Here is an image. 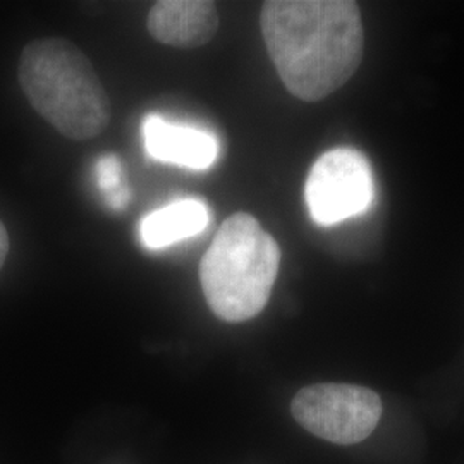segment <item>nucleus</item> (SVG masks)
I'll use <instances>...</instances> for the list:
<instances>
[{"mask_svg": "<svg viewBox=\"0 0 464 464\" xmlns=\"http://www.w3.org/2000/svg\"><path fill=\"white\" fill-rule=\"evenodd\" d=\"M260 28L281 82L303 102L332 95L360 67L365 30L356 2L270 0Z\"/></svg>", "mask_w": 464, "mask_h": 464, "instance_id": "f257e3e1", "label": "nucleus"}, {"mask_svg": "<svg viewBox=\"0 0 464 464\" xmlns=\"http://www.w3.org/2000/svg\"><path fill=\"white\" fill-rule=\"evenodd\" d=\"M19 84L34 111L69 140L99 136L111 122V100L88 57L63 38L28 44Z\"/></svg>", "mask_w": 464, "mask_h": 464, "instance_id": "f03ea898", "label": "nucleus"}, {"mask_svg": "<svg viewBox=\"0 0 464 464\" xmlns=\"http://www.w3.org/2000/svg\"><path fill=\"white\" fill-rule=\"evenodd\" d=\"M281 266L277 241L249 214L226 218L199 264L205 299L224 322H246L262 314Z\"/></svg>", "mask_w": 464, "mask_h": 464, "instance_id": "7ed1b4c3", "label": "nucleus"}, {"mask_svg": "<svg viewBox=\"0 0 464 464\" xmlns=\"http://www.w3.org/2000/svg\"><path fill=\"white\" fill-rule=\"evenodd\" d=\"M304 430L332 444L351 446L377 429L382 401L373 391L351 383H315L301 389L291 402Z\"/></svg>", "mask_w": 464, "mask_h": 464, "instance_id": "20e7f679", "label": "nucleus"}, {"mask_svg": "<svg viewBox=\"0 0 464 464\" xmlns=\"http://www.w3.org/2000/svg\"><path fill=\"white\" fill-rule=\"evenodd\" d=\"M310 216L329 227L366 212L375 197L370 162L358 150L334 149L316 159L304 188Z\"/></svg>", "mask_w": 464, "mask_h": 464, "instance_id": "39448f33", "label": "nucleus"}, {"mask_svg": "<svg viewBox=\"0 0 464 464\" xmlns=\"http://www.w3.org/2000/svg\"><path fill=\"white\" fill-rule=\"evenodd\" d=\"M147 30L169 47L198 49L218 30L217 5L207 0H160L149 11Z\"/></svg>", "mask_w": 464, "mask_h": 464, "instance_id": "423d86ee", "label": "nucleus"}, {"mask_svg": "<svg viewBox=\"0 0 464 464\" xmlns=\"http://www.w3.org/2000/svg\"><path fill=\"white\" fill-rule=\"evenodd\" d=\"M141 133L145 151L157 162L193 170H207L216 164L218 141L212 133L160 116L145 117Z\"/></svg>", "mask_w": 464, "mask_h": 464, "instance_id": "0eeeda50", "label": "nucleus"}, {"mask_svg": "<svg viewBox=\"0 0 464 464\" xmlns=\"http://www.w3.org/2000/svg\"><path fill=\"white\" fill-rule=\"evenodd\" d=\"M208 222L210 212L201 199H178L143 217L140 224L141 243L149 249L167 248L198 236Z\"/></svg>", "mask_w": 464, "mask_h": 464, "instance_id": "6e6552de", "label": "nucleus"}, {"mask_svg": "<svg viewBox=\"0 0 464 464\" xmlns=\"http://www.w3.org/2000/svg\"><path fill=\"white\" fill-rule=\"evenodd\" d=\"M95 179L103 195V201L111 210L122 212L128 208L133 193L124 179L122 166L117 155L107 153L100 157L95 164Z\"/></svg>", "mask_w": 464, "mask_h": 464, "instance_id": "1a4fd4ad", "label": "nucleus"}, {"mask_svg": "<svg viewBox=\"0 0 464 464\" xmlns=\"http://www.w3.org/2000/svg\"><path fill=\"white\" fill-rule=\"evenodd\" d=\"M7 253H9V234L5 226L0 222V268L5 264Z\"/></svg>", "mask_w": 464, "mask_h": 464, "instance_id": "9d476101", "label": "nucleus"}]
</instances>
